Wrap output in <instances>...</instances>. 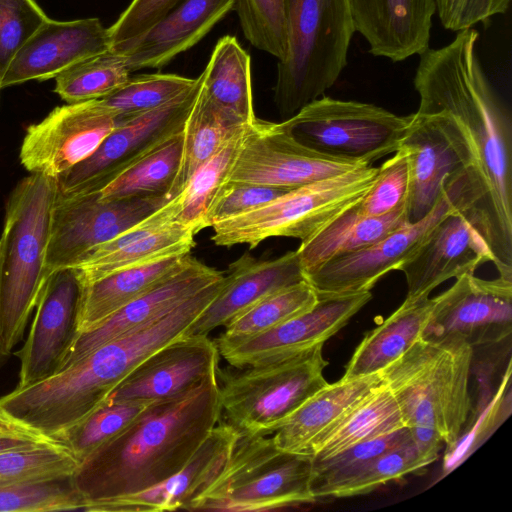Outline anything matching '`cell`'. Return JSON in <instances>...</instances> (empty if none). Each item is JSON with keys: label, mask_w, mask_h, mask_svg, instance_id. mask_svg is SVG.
I'll return each instance as SVG.
<instances>
[{"label": "cell", "mask_w": 512, "mask_h": 512, "mask_svg": "<svg viewBox=\"0 0 512 512\" xmlns=\"http://www.w3.org/2000/svg\"><path fill=\"white\" fill-rule=\"evenodd\" d=\"M365 165L370 164L317 152L295 139L281 122L256 118L244 130L226 181L293 189Z\"/></svg>", "instance_id": "obj_15"}, {"label": "cell", "mask_w": 512, "mask_h": 512, "mask_svg": "<svg viewBox=\"0 0 512 512\" xmlns=\"http://www.w3.org/2000/svg\"><path fill=\"white\" fill-rule=\"evenodd\" d=\"M196 81L177 74H138L100 101L119 119H126L165 105L191 89Z\"/></svg>", "instance_id": "obj_42"}, {"label": "cell", "mask_w": 512, "mask_h": 512, "mask_svg": "<svg viewBox=\"0 0 512 512\" xmlns=\"http://www.w3.org/2000/svg\"><path fill=\"white\" fill-rule=\"evenodd\" d=\"M82 283L74 268L50 274L34 309L20 360L18 383L24 388L55 375L78 336Z\"/></svg>", "instance_id": "obj_18"}, {"label": "cell", "mask_w": 512, "mask_h": 512, "mask_svg": "<svg viewBox=\"0 0 512 512\" xmlns=\"http://www.w3.org/2000/svg\"><path fill=\"white\" fill-rule=\"evenodd\" d=\"M188 255L169 256L124 268L82 285L78 335L95 329L129 302L166 279L183 265Z\"/></svg>", "instance_id": "obj_31"}, {"label": "cell", "mask_w": 512, "mask_h": 512, "mask_svg": "<svg viewBox=\"0 0 512 512\" xmlns=\"http://www.w3.org/2000/svg\"><path fill=\"white\" fill-rule=\"evenodd\" d=\"M155 401H105L56 440L80 463L131 425Z\"/></svg>", "instance_id": "obj_39"}, {"label": "cell", "mask_w": 512, "mask_h": 512, "mask_svg": "<svg viewBox=\"0 0 512 512\" xmlns=\"http://www.w3.org/2000/svg\"><path fill=\"white\" fill-rule=\"evenodd\" d=\"M198 87L197 77L191 89L165 105L134 117L118 118L115 129L90 156L56 178L58 194L100 192L125 170L181 132Z\"/></svg>", "instance_id": "obj_13"}, {"label": "cell", "mask_w": 512, "mask_h": 512, "mask_svg": "<svg viewBox=\"0 0 512 512\" xmlns=\"http://www.w3.org/2000/svg\"><path fill=\"white\" fill-rule=\"evenodd\" d=\"M473 348L463 340L419 338L379 372L406 427L435 429L456 448L471 410L468 390Z\"/></svg>", "instance_id": "obj_4"}, {"label": "cell", "mask_w": 512, "mask_h": 512, "mask_svg": "<svg viewBox=\"0 0 512 512\" xmlns=\"http://www.w3.org/2000/svg\"><path fill=\"white\" fill-rule=\"evenodd\" d=\"M323 344L273 361L217 368L220 421L239 436L273 434L306 400L328 382Z\"/></svg>", "instance_id": "obj_7"}, {"label": "cell", "mask_w": 512, "mask_h": 512, "mask_svg": "<svg viewBox=\"0 0 512 512\" xmlns=\"http://www.w3.org/2000/svg\"><path fill=\"white\" fill-rule=\"evenodd\" d=\"M198 79V93L208 102L247 124L256 120L251 58L235 37L218 40Z\"/></svg>", "instance_id": "obj_33"}, {"label": "cell", "mask_w": 512, "mask_h": 512, "mask_svg": "<svg viewBox=\"0 0 512 512\" xmlns=\"http://www.w3.org/2000/svg\"><path fill=\"white\" fill-rule=\"evenodd\" d=\"M223 275L224 272L188 255L183 265L166 279L129 302L95 329L79 334L58 372L97 347L158 320Z\"/></svg>", "instance_id": "obj_22"}, {"label": "cell", "mask_w": 512, "mask_h": 512, "mask_svg": "<svg viewBox=\"0 0 512 512\" xmlns=\"http://www.w3.org/2000/svg\"><path fill=\"white\" fill-rule=\"evenodd\" d=\"M236 0H180L135 40L123 57L130 72L161 68L197 44L232 9Z\"/></svg>", "instance_id": "obj_28"}, {"label": "cell", "mask_w": 512, "mask_h": 512, "mask_svg": "<svg viewBox=\"0 0 512 512\" xmlns=\"http://www.w3.org/2000/svg\"><path fill=\"white\" fill-rule=\"evenodd\" d=\"M411 118L371 103L323 95L281 124L317 152L372 165L400 148Z\"/></svg>", "instance_id": "obj_11"}, {"label": "cell", "mask_w": 512, "mask_h": 512, "mask_svg": "<svg viewBox=\"0 0 512 512\" xmlns=\"http://www.w3.org/2000/svg\"><path fill=\"white\" fill-rule=\"evenodd\" d=\"M291 189L239 181H226L218 190L207 215L206 228L262 206Z\"/></svg>", "instance_id": "obj_49"}, {"label": "cell", "mask_w": 512, "mask_h": 512, "mask_svg": "<svg viewBox=\"0 0 512 512\" xmlns=\"http://www.w3.org/2000/svg\"><path fill=\"white\" fill-rule=\"evenodd\" d=\"M372 298L370 291L318 294L308 310L283 323L219 351L233 367L273 361L326 340L343 328Z\"/></svg>", "instance_id": "obj_19"}, {"label": "cell", "mask_w": 512, "mask_h": 512, "mask_svg": "<svg viewBox=\"0 0 512 512\" xmlns=\"http://www.w3.org/2000/svg\"><path fill=\"white\" fill-rule=\"evenodd\" d=\"M0 357H1V354H0Z\"/></svg>", "instance_id": "obj_53"}, {"label": "cell", "mask_w": 512, "mask_h": 512, "mask_svg": "<svg viewBox=\"0 0 512 512\" xmlns=\"http://www.w3.org/2000/svg\"><path fill=\"white\" fill-rule=\"evenodd\" d=\"M72 476L0 486V512H53L83 509Z\"/></svg>", "instance_id": "obj_45"}, {"label": "cell", "mask_w": 512, "mask_h": 512, "mask_svg": "<svg viewBox=\"0 0 512 512\" xmlns=\"http://www.w3.org/2000/svg\"><path fill=\"white\" fill-rule=\"evenodd\" d=\"M224 275L169 313L131 334L107 342L48 379L56 408L80 420L101 406L111 392L151 354L191 334L193 323L219 293Z\"/></svg>", "instance_id": "obj_6"}, {"label": "cell", "mask_w": 512, "mask_h": 512, "mask_svg": "<svg viewBox=\"0 0 512 512\" xmlns=\"http://www.w3.org/2000/svg\"><path fill=\"white\" fill-rule=\"evenodd\" d=\"M483 195L478 170L464 172L447 183L433 209L421 220L397 228L362 250L327 262L306 274L305 280L317 294L370 291L383 276L412 257L447 214L458 209L476 213Z\"/></svg>", "instance_id": "obj_10"}, {"label": "cell", "mask_w": 512, "mask_h": 512, "mask_svg": "<svg viewBox=\"0 0 512 512\" xmlns=\"http://www.w3.org/2000/svg\"><path fill=\"white\" fill-rule=\"evenodd\" d=\"M196 234L167 220L159 209L116 237L94 247L72 268L82 285L115 271L174 255L190 254Z\"/></svg>", "instance_id": "obj_25"}, {"label": "cell", "mask_w": 512, "mask_h": 512, "mask_svg": "<svg viewBox=\"0 0 512 512\" xmlns=\"http://www.w3.org/2000/svg\"><path fill=\"white\" fill-rule=\"evenodd\" d=\"M512 332V280L468 273L433 298L422 338L460 339L472 348L498 344Z\"/></svg>", "instance_id": "obj_16"}, {"label": "cell", "mask_w": 512, "mask_h": 512, "mask_svg": "<svg viewBox=\"0 0 512 512\" xmlns=\"http://www.w3.org/2000/svg\"><path fill=\"white\" fill-rule=\"evenodd\" d=\"M302 281L296 250L267 260L246 253L229 265L219 293L193 323L190 335L207 336L264 297Z\"/></svg>", "instance_id": "obj_26"}, {"label": "cell", "mask_w": 512, "mask_h": 512, "mask_svg": "<svg viewBox=\"0 0 512 512\" xmlns=\"http://www.w3.org/2000/svg\"><path fill=\"white\" fill-rule=\"evenodd\" d=\"M56 178L30 173L9 194L0 236V354L21 341L46 281Z\"/></svg>", "instance_id": "obj_3"}, {"label": "cell", "mask_w": 512, "mask_h": 512, "mask_svg": "<svg viewBox=\"0 0 512 512\" xmlns=\"http://www.w3.org/2000/svg\"><path fill=\"white\" fill-rule=\"evenodd\" d=\"M474 28L419 55L414 88L422 110H442L468 131L477 153L484 198L479 231L499 276L512 280V127L509 113L477 53Z\"/></svg>", "instance_id": "obj_1"}, {"label": "cell", "mask_w": 512, "mask_h": 512, "mask_svg": "<svg viewBox=\"0 0 512 512\" xmlns=\"http://www.w3.org/2000/svg\"><path fill=\"white\" fill-rule=\"evenodd\" d=\"M400 148L408 162L405 209L409 223L421 220L433 209L449 181L477 169V153L468 131L442 110L418 109L412 113Z\"/></svg>", "instance_id": "obj_12"}, {"label": "cell", "mask_w": 512, "mask_h": 512, "mask_svg": "<svg viewBox=\"0 0 512 512\" xmlns=\"http://www.w3.org/2000/svg\"><path fill=\"white\" fill-rule=\"evenodd\" d=\"M78 466L60 443L4 452L0 454V486L69 477Z\"/></svg>", "instance_id": "obj_44"}, {"label": "cell", "mask_w": 512, "mask_h": 512, "mask_svg": "<svg viewBox=\"0 0 512 512\" xmlns=\"http://www.w3.org/2000/svg\"><path fill=\"white\" fill-rule=\"evenodd\" d=\"M244 130L231 138L212 158L201 165L182 191L159 208L167 220L178 222L190 228L195 234L206 228L208 209L221 185L227 180L239 151Z\"/></svg>", "instance_id": "obj_36"}, {"label": "cell", "mask_w": 512, "mask_h": 512, "mask_svg": "<svg viewBox=\"0 0 512 512\" xmlns=\"http://www.w3.org/2000/svg\"><path fill=\"white\" fill-rule=\"evenodd\" d=\"M245 38L257 49L282 59L286 50L285 0H236Z\"/></svg>", "instance_id": "obj_46"}, {"label": "cell", "mask_w": 512, "mask_h": 512, "mask_svg": "<svg viewBox=\"0 0 512 512\" xmlns=\"http://www.w3.org/2000/svg\"><path fill=\"white\" fill-rule=\"evenodd\" d=\"M219 356L208 336H183L142 361L106 401H160L182 396L216 374Z\"/></svg>", "instance_id": "obj_21"}, {"label": "cell", "mask_w": 512, "mask_h": 512, "mask_svg": "<svg viewBox=\"0 0 512 512\" xmlns=\"http://www.w3.org/2000/svg\"><path fill=\"white\" fill-rule=\"evenodd\" d=\"M217 374L192 391L151 403L123 432L79 464L72 481L84 506L143 491L177 473L220 421Z\"/></svg>", "instance_id": "obj_2"}, {"label": "cell", "mask_w": 512, "mask_h": 512, "mask_svg": "<svg viewBox=\"0 0 512 512\" xmlns=\"http://www.w3.org/2000/svg\"><path fill=\"white\" fill-rule=\"evenodd\" d=\"M410 438L408 427L352 445L330 457L312 459L310 489L315 501L331 493L355 471L382 453Z\"/></svg>", "instance_id": "obj_41"}, {"label": "cell", "mask_w": 512, "mask_h": 512, "mask_svg": "<svg viewBox=\"0 0 512 512\" xmlns=\"http://www.w3.org/2000/svg\"><path fill=\"white\" fill-rule=\"evenodd\" d=\"M285 24L286 50L274 86L283 120L336 83L356 32L350 0H285Z\"/></svg>", "instance_id": "obj_5"}, {"label": "cell", "mask_w": 512, "mask_h": 512, "mask_svg": "<svg viewBox=\"0 0 512 512\" xmlns=\"http://www.w3.org/2000/svg\"><path fill=\"white\" fill-rule=\"evenodd\" d=\"M247 125L236 116L217 108L197 92L183 128L181 161L168 199L179 194L193 173Z\"/></svg>", "instance_id": "obj_34"}, {"label": "cell", "mask_w": 512, "mask_h": 512, "mask_svg": "<svg viewBox=\"0 0 512 512\" xmlns=\"http://www.w3.org/2000/svg\"><path fill=\"white\" fill-rule=\"evenodd\" d=\"M57 443L60 442L29 426L0 406V454Z\"/></svg>", "instance_id": "obj_52"}, {"label": "cell", "mask_w": 512, "mask_h": 512, "mask_svg": "<svg viewBox=\"0 0 512 512\" xmlns=\"http://www.w3.org/2000/svg\"><path fill=\"white\" fill-rule=\"evenodd\" d=\"M117 124L100 99L57 106L27 127L20 162L31 174L57 178L90 156Z\"/></svg>", "instance_id": "obj_17"}, {"label": "cell", "mask_w": 512, "mask_h": 512, "mask_svg": "<svg viewBox=\"0 0 512 512\" xmlns=\"http://www.w3.org/2000/svg\"><path fill=\"white\" fill-rule=\"evenodd\" d=\"M409 223L405 205L382 216H366L357 203L298 247L304 275L338 257L362 250Z\"/></svg>", "instance_id": "obj_30"}, {"label": "cell", "mask_w": 512, "mask_h": 512, "mask_svg": "<svg viewBox=\"0 0 512 512\" xmlns=\"http://www.w3.org/2000/svg\"><path fill=\"white\" fill-rule=\"evenodd\" d=\"M433 298L406 300L366 334L349 360L343 380L379 373L419 338L428 323Z\"/></svg>", "instance_id": "obj_32"}, {"label": "cell", "mask_w": 512, "mask_h": 512, "mask_svg": "<svg viewBox=\"0 0 512 512\" xmlns=\"http://www.w3.org/2000/svg\"><path fill=\"white\" fill-rule=\"evenodd\" d=\"M180 0H132L108 28L110 52L121 54L162 19Z\"/></svg>", "instance_id": "obj_50"}, {"label": "cell", "mask_w": 512, "mask_h": 512, "mask_svg": "<svg viewBox=\"0 0 512 512\" xmlns=\"http://www.w3.org/2000/svg\"><path fill=\"white\" fill-rule=\"evenodd\" d=\"M318 300L305 280L274 292L233 318L213 341L218 351L236 345L308 310Z\"/></svg>", "instance_id": "obj_37"}, {"label": "cell", "mask_w": 512, "mask_h": 512, "mask_svg": "<svg viewBox=\"0 0 512 512\" xmlns=\"http://www.w3.org/2000/svg\"><path fill=\"white\" fill-rule=\"evenodd\" d=\"M491 250L467 210H454L432 229L415 254L400 267L407 283L406 300L428 298L439 285L474 274Z\"/></svg>", "instance_id": "obj_20"}, {"label": "cell", "mask_w": 512, "mask_h": 512, "mask_svg": "<svg viewBox=\"0 0 512 512\" xmlns=\"http://www.w3.org/2000/svg\"><path fill=\"white\" fill-rule=\"evenodd\" d=\"M433 462L410 437L355 471L331 493L330 498L370 493L387 482L422 470Z\"/></svg>", "instance_id": "obj_43"}, {"label": "cell", "mask_w": 512, "mask_h": 512, "mask_svg": "<svg viewBox=\"0 0 512 512\" xmlns=\"http://www.w3.org/2000/svg\"><path fill=\"white\" fill-rule=\"evenodd\" d=\"M378 167L361 166L293 188L253 210L211 226L217 246L249 249L272 237L307 240L358 203L374 183Z\"/></svg>", "instance_id": "obj_9"}, {"label": "cell", "mask_w": 512, "mask_h": 512, "mask_svg": "<svg viewBox=\"0 0 512 512\" xmlns=\"http://www.w3.org/2000/svg\"><path fill=\"white\" fill-rule=\"evenodd\" d=\"M110 50L108 28L98 18L48 19L22 46L7 68L1 89L45 81L71 66Z\"/></svg>", "instance_id": "obj_23"}, {"label": "cell", "mask_w": 512, "mask_h": 512, "mask_svg": "<svg viewBox=\"0 0 512 512\" xmlns=\"http://www.w3.org/2000/svg\"><path fill=\"white\" fill-rule=\"evenodd\" d=\"M511 0H435L436 14L442 26L458 32L486 23L505 14Z\"/></svg>", "instance_id": "obj_51"}, {"label": "cell", "mask_w": 512, "mask_h": 512, "mask_svg": "<svg viewBox=\"0 0 512 512\" xmlns=\"http://www.w3.org/2000/svg\"><path fill=\"white\" fill-rule=\"evenodd\" d=\"M168 201L165 195L101 200L99 192L57 193L45 260V275L76 265L94 247L142 221Z\"/></svg>", "instance_id": "obj_14"}, {"label": "cell", "mask_w": 512, "mask_h": 512, "mask_svg": "<svg viewBox=\"0 0 512 512\" xmlns=\"http://www.w3.org/2000/svg\"><path fill=\"white\" fill-rule=\"evenodd\" d=\"M182 147L183 130L116 177L99 192V198L107 201L156 195L167 197L178 173Z\"/></svg>", "instance_id": "obj_38"}, {"label": "cell", "mask_w": 512, "mask_h": 512, "mask_svg": "<svg viewBox=\"0 0 512 512\" xmlns=\"http://www.w3.org/2000/svg\"><path fill=\"white\" fill-rule=\"evenodd\" d=\"M405 427L398 404L382 382L311 448L314 460Z\"/></svg>", "instance_id": "obj_35"}, {"label": "cell", "mask_w": 512, "mask_h": 512, "mask_svg": "<svg viewBox=\"0 0 512 512\" xmlns=\"http://www.w3.org/2000/svg\"><path fill=\"white\" fill-rule=\"evenodd\" d=\"M312 458L281 450L272 437L239 436L215 480L189 511H270L315 502Z\"/></svg>", "instance_id": "obj_8"}, {"label": "cell", "mask_w": 512, "mask_h": 512, "mask_svg": "<svg viewBox=\"0 0 512 512\" xmlns=\"http://www.w3.org/2000/svg\"><path fill=\"white\" fill-rule=\"evenodd\" d=\"M239 437L223 422L212 429L192 458L177 473L140 492L91 504L88 512H162L187 510L218 476Z\"/></svg>", "instance_id": "obj_24"}, {"label": "cell", "mask_w": 512, "mask_h": 512, "mask_svg": "<svg viewBox=\"0 0 512 512\" xmlns=\"http://www.w3.org/2000/svg\"><path fill=\"white\" fill-rule=\"evenodd\" d=\"M409 187L407 156L399 148L378 167L372 186L357 203L366 216H382L405 205Z\"/></svg>", "instance_id": "obj_48"}, {"label": "cell", "mask_w": 512, "mask_h": 512, "mask_svg": "<svg viewBox=\"0 0 512 512\" xmlns=\"http://www.w3.org/2000/svg\"><path fill=\"white\" fill-rule=\"evenodd\" d=\"M381 383L379 373L328 383L274 432L275 444L281 450L310 456L313 445Z\"/></svg>", "instance_id": "obj_29"}, {"label": "cell", "mask_w": 512, "mask_h": 512, "mask_svg": "<svg viewBox=\"0 0 512 512\" xmlns=\"http://www.w3.org/2000/svg\"><path fill=\"white\" fill-rule=\"evenodd\" d=\"M356 32L369 52L393 63L429 48L435 0H350Z\"/></svg>", "instance_id": "obj_27"}, {"label": "cell", "mask_w": 512, "mask_h": 512, "mask_svg": "<svg viewBox=\"0 0 512 512\" xmlns=\"http://www.w3.org/2000/svg\"><path fill=\"white\" fill-rule=\"evenodd\" d=\"M48 19L35 0H0V91L11 61Z\"/></svg>", "instance_id": "obj_47"}, {"label": "cell", "mask_w": 512, "mask_h": 512, "mask_svg": "<svg viewBox=\"0 0 512 512\" xmlns=\"http://www.w3.org/2000/svg\"><path fill=\"white\" fill-rule=\"evenodd\" d=\"M129 77L123 57L108 51L57 75L54 92L69 104L101 99L119 89Z\"/></svg>", "instance_id": "obj_40"}]
</instances>
